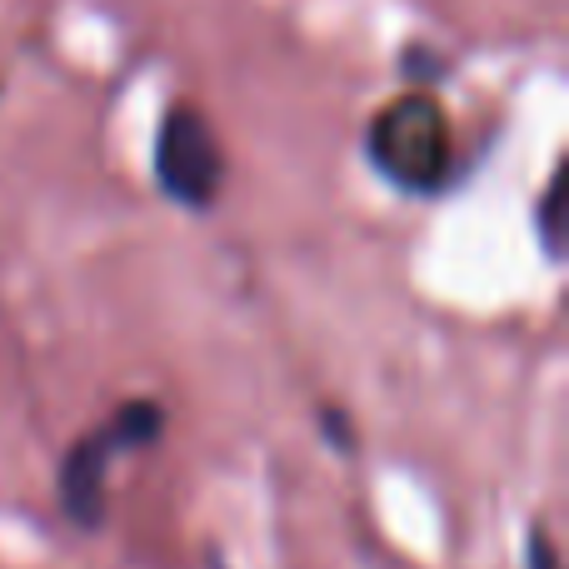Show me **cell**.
Returning <instances> with one entry per match:
<instances>
[{
	"instance_id": "obj_1",
	"label": "cell",
	"mask_w": 569,
	"mask_h": 569,
	"mask_svg": "<svg viewBox=\"0 0 569 569\" xmlns=\"http://www.w3.org/2000/svg\"><path fill=\"white\" fill-rule=\"evenodd\" d=\"M365 160L400 196H440L455 176V130L430 90L385 100L365 126Z\"/></svg>"
},
{
	"instance_id": "obj_2",
	"label": "cell",
	"mask_w": 569,
	"mask_h": 569,
	"mask_svg": "<svg viewBox=\"0 0 569 569\" xmlns=\"http://www.w3.org/2000/svg\"><path fill=\"white\" fill-rule=\"evenodd\" d=\"M166 435V410L156 400H126L116 415H110L100 430L80 435L70 445V455L60 460V510L70 515L76 530H90L96 535L106 525V475L116 465V455H130V450H146Z\"/></svg>"
},
{
	"instance_id": "obj_3",
	"label": "cell",
	"mask_w": 569,
	"mask_h": 569,
	"mask_svg": "<svg viewBox=\"0 0 569 569\" xmlns=\"http://www.w3.org/2000/svg\"><path fill=\"white\" fill-rule=\"evenodd\" d=\"M156 186L166 200L186 210H210L226 186V156L210 130V120L196 106H170L156 126Z\"/></svg>"
},
{
	"instance_id": "obj_4",
	"label": "cell",
	"mask_w": 569,
	"mask_h": 569,
	"mask_svg": "<svg viewBox=\"0 0 569 569\" xmlns=\"http://www.w3.org/2000/svg\"><path fill=\"white\" fill-rule=\"evenodd\" d=\"M565 180H560V170L550 176V186H545V196H540V206H535V230H540V246H545V256L550 260H560V206H565Z\"/></svg>"
},
{
	"instance_id": "obj_5",
	"label": "cell",
	"mask_w": 569,
	"mask_h": 569,
	"mask_svg": "<svg viewBox=\"0 0 569 569\" xmlns=\"http://www.w3.org/2000/svg\"><path fill=\"white\" fill-rule=\"evenodd\" d=\"M525 569H560V555H555L545 525H530V535H525Z\"/></svg>"
},
{
	"instance_id": "obj_6",
	"label": "cell",
	"mask_w": 569,
	"mask_h": 569,
	"mask_svg": "<svg viewBox=\"0 0 569 569\" xmlns=\"http://www.w3.org/2000/svg\"><path fill=\"white\" fill-rule=\"evenodd\" d=\"M400 66L410 70L415 80H440V76H445V56H435V50H425V46H410V50H405Z\"/></svg>"
},
{
	"instance_id": "obj_7",
	"label": "cell",
	"mask_w": 569,
	"mask_h": 569,
	"mask_svg": "<svg viewBox=\"0 0 569 569\" xmlns=\"http://www.w3.org/2000/svg\"><path fill=\"white\" fill-rule=\"evenodd\" d=\"M320 425H325V435H330L340 450H355V430L345 425V410H320Z\"/></svg>"
}]
</instances>
